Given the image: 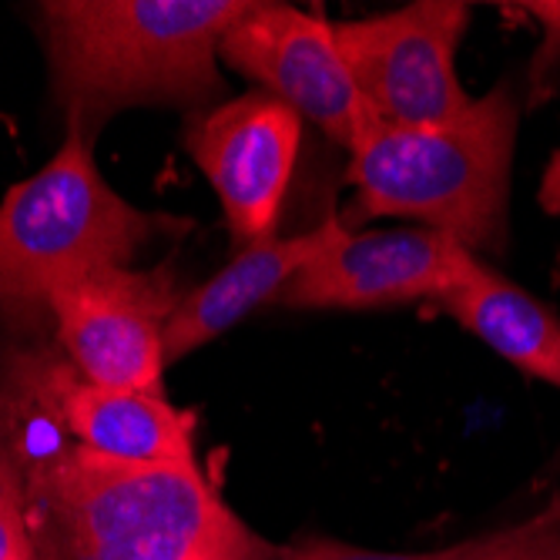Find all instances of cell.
I'll return each mask as SVG.
<instances>
[{
    "label": "cell",
    "instance_id": "obj_1",
    "mask_svg": "<svg viewBox=\"0 0 560 560\" xmlns=\"http://www.w3.org/2000/svg\"><path fill=\"white\" fill-rule=\"evenodd\" d=\"M11 453L34 560H269L198 467L121 464L74 440Z\"/></svg>",
    "mask_w": 560,
    "mask_h": 560
},
{
    "label": "cell",
    "instance_id": "obj_2",
    "mask_svg": "<svg viewBox=\"0 0 560 560\" xmlns=\"http://www.w3.org/2000/svg\"><path fill=\"white\" fill-rule=\"evenodd\" d=\"M252 0H44L34 8L50 94L94 141L125 108H201L225 91L219 47Z\"/></svg>",
    "mask_w": 560,
    "mask_h": 560
},
{
    "label": "cell",
    "instance_id": "obj_3",
    "mask_svg": "<svg viewBox=\"0 0 560 560\" xmlns=\"http://www.w3.org/2000/svg\"><path fill=\"white\" fill-rule=\"evenodd\" d=\"M517 94L500 81L440 128L373 121L349 148L352 219H410L477 252H503L517 144Z\"/></svg>",
    "mask_w": 560,
    "mask_h": 560
},
{
    "label": "cell",
    "instance_id": "obj_4",
    "mask_svg": "<svg viewBox=\"0 0 560 560\" xmlns=\"http://www.w3.org/2000/svg\"><path fill=\"white\" fill-rule=\"evenodd\" d=\"M91 144L68 131L58 155L0 201V319L14 329H40L65 282L131 266L155 235L182 229L125 201L97 172Z\"/></svg>",
    "mask_w": 560,
    "mask_h": 560
},
{
    "label": "cell",
    "instance_id": "obj_5",
    "mask_svg": "<svg viewBox=\"0 0 560 560\" xmlns=\"http://www.w3.org/2000/svg\"><path fill=\"white\" fill-rule=\"evenodd\" d=\"M464 0H420L389 14L339 21L336 44L370 112L399 128H440L474 101L456 74V47L470 27Z\"/></svg>",
    "mask_w": 560,
    "mask_h": 560
},
{
    "label": "cell",
    "instance_id": "obj_6",
    "mask_svg": "<svg viewBox=\"0 0 560 560\" xmlns=\"http://www.w3.org/2000/svg\"><path fill=\"white\" fill-rule=\"evenodd\" d=\"M185 289L165 269H101L50 292L47 313L68 363L97 386L162 393L165 326Z\"/></svg>",
    "mask_w": 560,
    "mask_h": 560
},
{
    "label": "cell",
    "instance_id": "obj_7",
    "mask_svg": "<svg viewBox=\"0 0 560 560\" xmlns=\"http://www.w3.org/2000/svg\"><path fill=\"white\" fill-rule=\"evenodd\" d=\"M219 58L285 101L299 118H310L346 151L380 121L346 68L336 27L319 14L252 0L222 37Z\"/></svg>",
    "mask_w": 560,
    "mask_h": 560
},
{
    "label": "cell",
    "instance_id": "obj_8",
    "mask_svg": "<svg viewBox=\"0 0 560 560\" xmlns=\"http://www.w3.org/2000/svg\"><path fill=\"white\" fill-rule=\"evenodd\" d=\"M302 118L269 91L201 112L185 128V151L222 198L235 248L276 235L299 159Z\"/></svg>",
    "mask_w": 560,
    "mask_h": 560
},
{
    "label": "cell",
    "instance_id": "obj_9",
    "mask_svg": "<svg viewBox=\"0 0 560 560\" xmlns=\"http://www.w3.org/2000/svg\"><path fill=\"white\" fill-rule=\"evenodd\" d=\"M480 256L453 235L402 225L349 232L305 269H299L276 305L285 310H386L406 302H436L460 285Z\"/></svg>",
    "mask_w": 560,
    "mask_h": 560
},
{
    "label": "cell",
    "instance_id": "obj_10",
    "mask_svg": "<svg viewBox=\"0 0 560 560\" xmlns=\"http://www.w3.org/2000/svg\"><path fill=\"white\" fill-rule=\"evenodd\" d=\"M31 386L47 417L91 453L141 467H198L191 420L162 393L97 386L71 363L44 366Z\"/></svg>",
    "mask_w": 560,
    "mask_h": 560
},
{
    "label": "cell",
    "instance_id": "obj_11",
    "mask_svg": "<svg viewBox=\"0 0 560 560\" xmlns=\"http://www.w3.org/2000/svg\"><path fill=\"white\" fill-rule=\"evenodd\" d=\"M349 225L342 219H326L323 225L285 235V238H262L235 252V259L215 272L198 289H188L165 326V355L168 363L185 360L188 352L219 339L238 319H245L256 305L276 302L285 282L310 266L326 248L342 242Z\"/></svg>",
    "mask_w": 560,
    "mask_h": 560
},
{
    "label": "cell",
    "instance_id": "obj_12",
    "mask_svg": "<svg viewBox=\"0 0 560 560\" xmlns=\"http://www.w3.org/2000/svg\"><path fill=\"white\" fill-rule=\"evenodd\" d=\"M433 305L524 376L560 389V316L537 295L497 276L483 259Z\"/></svg>",
    "mask_w": 560,
    "mask_h": 560
},
{
    "label": "cell",
    "instance_id": "obj_13",
    "mask_svg": "<svg viewBox=\"0 0 560 560\" xmlns=\"http://www.w3.org/2000/svg\"><path fill=\"white\" fill-rule=\"evenodd\" d=\"M503 530H490L480 534L474 540L464 544H453V547H440V550H420V553H406V550H363V547H352V544H332V540H313L305 547H295L292 553H285V560H487L500 540Z\"/></svg>",
    "mask_w": 560,
    "mask_h": 560
},
{
    "label": "cell",
    "instance_id": "obj_14",
    "mask_svg": "<svg viewBox=\"0 0 560 560\" xmlns=\"http://www.w3.org/2000/svg\"><path fill=\"white\" fill-rule=\"evenodd\" d=\"M487 560H560V503L506 527L500 547Z\"/></svg>",
    "mask_w": 560,
    "mask_h": 560
},
{
    "label": "cell",
    "instance_id": "obj_15",
    "mask_svg": "<svg viewBox=\"0 0 560 560\" xmlns=\"http://www.w3.org/2000/svg\"><path fill=\"white\" fill-rule=\"evenodd\" d=\"M511 11H524L544 31L530 61V101H540L560 81V0H534V4H514Z\"/></svg>",
    "mask_w": 560,
    "mask_h": 560
},
{
    "label": "cell",
    "instance_id": "obj_16",
    "mask_svg": "<svg viewBox=\"0 0 560 560\" xmlns=\"http://www.w3.org/2000/svg\"><path fill=\"white\" fill-rule=\"evenodd\" d=\"M14 553H34L27 517H24V493L18 464L0 470V560Z\"/></svg>",
    "mask_w": 560,
    "mask_h": 560
},
{
    "label": "cell",
    "instance_id": "obj_17",
    "mask_svg": "<svg viewBox=\"0 0 560 560\" xmlns=\"http://www.w3.org/2000/svg\"><path fill=\"white\" fill-rule=\"evenodd\" d=\"M14 464V453H11V443H8V430L0 427V470Z\"/></svg>",
    "mask_w": 560,
    "mask_h": 560
},
{
    "label": "cell",
    "instance_id": "obj_18",
    "mask_svg": "<svg viewBox=\"0 0 560 560\" xmlns=\"http://www.w3.org/2000/svg\"><path fill=\"white\" fill-rule=\"evenodd\" d=\"M4 560H34V553H14V557H4Z\"/></svg>",
    "mask_w": 560,
    "mask_h": 560
}]
</instances>
